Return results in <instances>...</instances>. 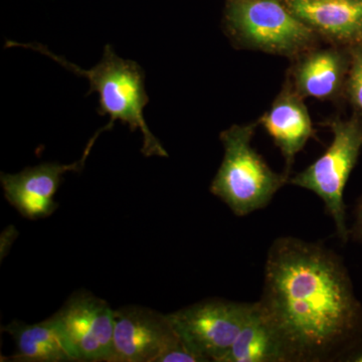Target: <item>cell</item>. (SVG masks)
<instances>
[{
    "label": "cell",
    "mask_w": 362,
    "mask_h": 362,
    "mask_svg": "<svg viewBox=\"0 0 362 362\" xmlns=\"http://www.w3.org/2000/svg\"><path fill=\"white\" fill-rule=\"evenodd\" d=\"M292 59L287 81L304 99L337 102L344 99L350 66L349 47L326 44Z\"/></svg>",
    "instance_id": "10"
},
{
    "label": "cell",
    "mask_w": 362,
    "mask_h": 362,
    "mask_svg": "<svg viewBox=\"0 0 362 362\" xmlns=\"http://www.w3.org/2000/svg\"><path fill=\"white\" fill-rule=\"evenodd\" d=\"M223 25L237 49L291 61L323 42L283 0H226Z\"/></svg>",
    "instance_id": "4"
},
{
    "label": "cell",
    "mask_w": 362,
    "mask_h": 362,
    "mask_svg": "<svg viewBox=\"0 0 362 362\" xmlns=\"http://www.w3.org/2000/svg\"><path fill=\"white\" fill-rule=\"evenodd\" d=\"M325 125L333 134L329 147L308 168L290 178L289 182L310 190L322 199L326 211L334 221L338 237L346 243L349 230L343 194L362 149V114L354 111L349 118L334 117Z\"/></svg>",
    "instance_id": "5"
},
{
    "label": "cell",
    "mask_w": 362,
    "mask_h": 362,
    "mask_svg": "<svg viewBox=\"0 0 362 362\" xmlns=\"http://www.w3.org/2000/svg\"><path fill=\"white\" fill-rule=\"evenodd\" d=\"M6 47H25L40 52L71 73L87 78L90 86L88 94L92 92L99 94L98 113L100 115L110 117L109 124L112 126L115 121H120L124 125L129 126L132 132L140 130L143 135V156H168L145 120L144 109L149 103V97L145 90L144 70L136 62L120 58L110 45H106L100 63L90 70H84L37 42L21 44L7 40Z\"/></svg>",
    "instance_id": "2"
},
{
    "label": "cell",
    "mask_w": 362,
    "mask_h": 362,
    "mask_svg": "<svg viewBox=\"0 0 362 362\" xmlns=\"http://www.w3.org/2000/svg\"><path fill=\"white\" fill-rule=\"evenodd\" d=\"M342 361L362 362V343H357L340 359Z\"/></svg>",
    "instance_id": "17"
},
{
    "label": "cell",
    "mask_w": 362,
    "mask_h": 362,
    "mask_svg": "<svg viewBox=\"0 0 362 362\" xmlns=\"http://www.w3.org/2000/svg\"><path fill=\"white\" fill-rule=\"evenodd\" d=\"M112 128L113 126L108 123L98 130L88 142L82 157L73 163L47 162L26 168L16 175L2 173L0 181L6 201L28 220H40L51 216L58 209L59 204L54 197L63 181V176L68 173L82 171L99 135Z\"/></svg>",
    "instance_id": "9"
},
{
    "label": "cell",
    "mask_w": 362,
    "mask_h": 362,
    "mask_svg": "<svg viewBox=\"0 0 362 362\" xmlns=\"http://www.w3.org/2000/svg\"><path fill=\"white\" fill-rule=\"evenodd\" d=\"M252 306L214 298L168 315L180 337L204 362H223Z\"/></svg>",
    "instance_id": "7"
},
{
    "label": "cell",
    "mask_w": 362,
    "mask_h": 362,
    "mask_svg": "<svg viewBox=\"0 0 362 362\" xmlns=\"http://www.w3.org/2000/svg\"><path fill=\"white\" fill-rule=\"evenodd\" d=\"M283 1L325 44L343 47L362 44V0Z\"/></svg>",
    "instance_id": "11"
},
{
    "label": "cell",
    "mask_w": 362,
    "mask_h": 362,
    "mask_svg": "<svg viewBox=\"0 0 362 362\" xmlns=\"http://www.w3.org/2000/svg\"><path fill=\"white\" fill-rule=\"evenodd\" d=\"M349 238L362 242V197L356 204V221L349 230Z\"/></svg>",
    "instance_id": "16"
},
{
    "label": "cell",
    "mask_w": 362,
    "mask_h": 362,
    "mask_svg": "<svg viewBox=\"0 0 362 362\" xmlns=\"http://www.w3.org/2000/svg\"><path fill=\"white\" fill-rule=\"evenodd\" d=\"M259 304L286 362L341 359L359 342L361 304L342 259L322 245L276 240Z\"/></svg>",
    "instance_id": "1"
},
{
    "label": "cell",
    "mask_w": 362,
    "mask_h": 362,
    "mask_svg": "<svg viewBox=\"0 0 362 362\" xmlns=\"http://www.w3.org/2000/svg\"><path fill=\"white\" fill-rule=\"evenodd\" d=\"M1 330L13 337L16 346V354L2 361L76 362L52 317L37 324L13 320Z\"/></svg>",
    "instance_id": "13"
},
{
    "label": "cell",
    "mask_w": 362,
    "mask_h": 362,
    "mask_svg": "<svg viewBox=\"0 0 362 362\" xmlns=\"http://www.w3.org/2000/svg\"><path fill=\"white\" fill-rule=\"evenodd\" d=\"M305 99L286 80L271 108L259 119L284 157L286 175H290L295 157L315 136Z\"/></svg>",
    "instance_id": "12"
},
{
    "label": "cell",
    "mask_w": 362,
    "mask_h": 362,
    "mask_svg": "<svg viewBox=\"0 0 362 362\" xmlns=\"http://www.w3.org/2000/svg\"><path fill=\"white\" fill-rule=\"evenodd\" d=\"M52 318L76 361L110 362L115 319L108 302L82 290Z\"/></svg>",
    "instance_id": "8"
},
{
    "label": "cell",
    "mask_w": 362,
    "mask_h": 362,
    "mask_svg": "<svg viewBox=\"0 0 362 362\" xmlns=\"http://www.w3.org/2000/svg\"><path fill=\"white\" fill-rule=\"evenodd\" d=\"M258 125L235 124L220 135L225 153L209 190L238 216L268 206L290 180L284 173H275L252 146Z\"/></svg>",
    "instance_id": "3"
},
{
    "label": "cell",
    "mask_w": 362,
    "mask_h": 362,
    "mask_svg": "<svg viewBox=\"0 0 362 362\" xmlns=\"http://www.w3.org/2000/svg\"><path fill=\"white\" fill-rule=\"evenodd\" d=\"M350 66L344 99L354 107V111L362 114V44L349 47Z\"/></svg>",
    "instance_id": "15"
},
{
    "label": "cell",
    "mask_w": 362,
    "mask_h": 362,
    "mask_svg": "<svg viewBox=\"0 0 362 362\" xmlns=\"http://www.w3.org/2000/svg\"><path fill=\"white\" fill-rule=\"evenodd\" d=\"M223 362H286L281 343L259 302H255Z\"/></svg>",
    "instance_id": "14"
},
{
    "label": "cell",
    "mask_w": 362,
    "mask_h": 362,
    "mask_svg": "<svg viewBox=\"0 0 362 362\" xmlns=\"http://www.w3.org/2000/svg\"><path fill=\"white\" fill-rule=\"evenodd\" d=\"M110 362H204L173 327L168 315L142 306L114 310Z\"/></svg>",
    "instance_id": "6"
}]
</instances>
